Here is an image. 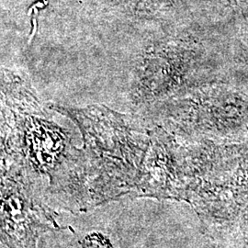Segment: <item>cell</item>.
<instances>
[{
  "label": "cell",
  "instance_id": "obj_3",
  "mask_svg": "<svg viewBox=\"0 0 248 248\" xmlns=\"http://www.w3.org/2000/svg\"><path fill=\"white\" fill-rule=\"evenodd\" d=\"M113 248L109 240L101 233L95 232L87 235L70 248Z\"/></svg>",
  "mask_w": 248,
  "mask_h": 248
},
{
  "label": "cell",
  "instance_id": "obj_2",
  "mask_svg": "<svg viewBox=\"0 0 248 248\" xmlns=\"http://www.w3.org/2000/svg\"><path fill=\"white\" fill-rule=\"evenodd\" d=\"M237 223L231 248H248V207L241 214V220Z\"/></svg>",
  "mask_w": 248,
  "mask_h": 248
},
{
  "label": "cell",
  "instance_id": "obj_4",
  "mask_svg": "<svg viewBox=\"0 0 248 248\" xmlns=\"http://www.w3.org/2000/svg\"></svg>",
  "mask_w": 248,
  "mask_h": 248
},
{
  "label": "cell",
  "instance_id": "obj_1",
  "mask_svg": "<svg viewBox=\"0 0 248 248\" xmlns=\"http://www.w3.org/2000/svg\"><path fill=\"white\" fill-rule=\"evenodd\" d=\"M1 237L10 248H36L40 234L59 225L25 183L13 178L2 185Z\"/></svg>",
  "mask_w": 248,
  "mask_h": 248
}]
</instances>
